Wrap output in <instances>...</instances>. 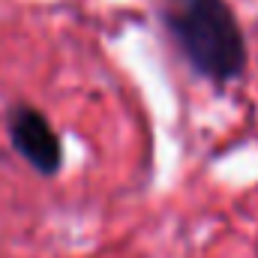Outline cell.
<instances>
[{
	"mask_svg": "<svg viewBox=\"0 0 258 258\" xmlns=\"http://www.w3.org/2000/svg\"><path fill=\"white\" fill-rule=\"evenodd\" d=\"M9 141L39 174L51 177L60 171L63 147L42 111H36L30 105H15L9 111Z\"/></svg>",
	"mask_w": 258,
	"mask_h": 258,
	"instance_id": "obj_2",
	"label": "cell"
},
{
	"mask_svg": "<svg viewBox=\"0 0 258 258\" xmlns=\"http://www.w3.org/2000/svg\"><path fill=\"white\" fill-rule=\"evenodd\" d=\"M165 24L183 57L204 78L225 84L243 75L246 42L225 0H177L168 9Z\"/></svg>",
	"mask_w": 258,
	"mask_h": 258,
	"instance_id": "obj_1",
	"label": "cell"
}]
</instances>
